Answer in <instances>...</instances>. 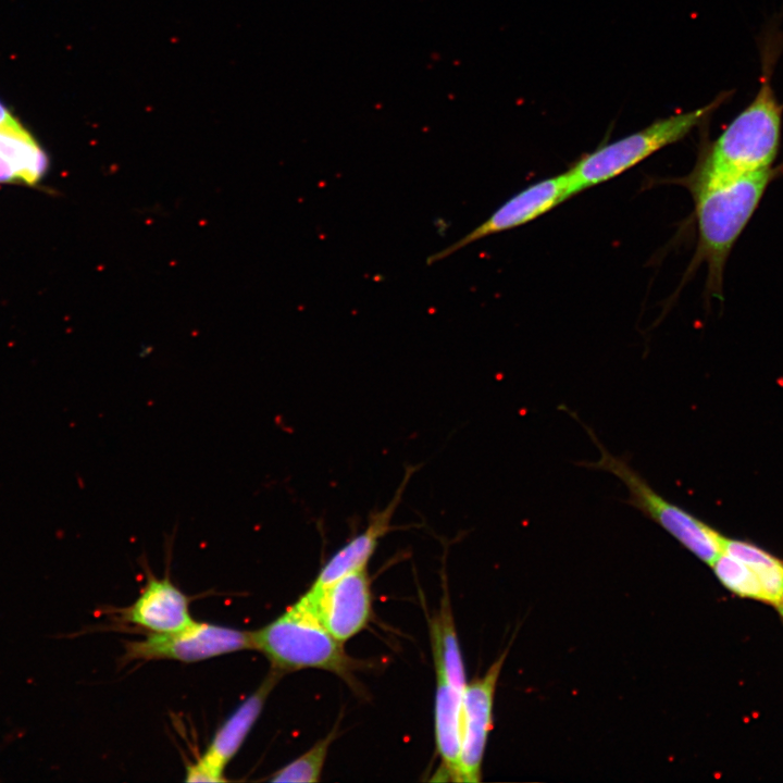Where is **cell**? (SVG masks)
I'll return each mask as SVG.
<instances>
[{
  "label": "cell",
  "instance_id": "cell-1",
  "mask_svg": "<svg viewBox=\"0 0 783 783\" xmlns=\"http://www.w3.org/2000/svg\"><path fill=\"white\" fill-rule=\"evenodd\" d=\"M782 37L768 33L760 42L759 90L717 139L704 142L693 171L679 179L689 191L773 166L781 142L783 104L775 96L771 77Z\"/></svg>",
  "mask_w": 783,
  "mask_h": 783
},
{
  "label": "cell",
  "instance_id": "cell-2",
  "mask_svg": "<svg viewBox=\"0 0 783 783\" xmlns=\"http://www.w3.org/2000/svg\"><path fill=\"white\" fill-rule=\"evenodd\" d=\"M783 176V163L734 179L691 190L695 203L697 246L688 271L707 266V293L721 297L725 263L769 185Z\"/></svg>",
  "mask_w": 783,
  "mask_h": 783
},
{
  "label": "cell",
  "instance_id": "cell-3",
  "mask_svg": "<svg viewBox=\"0 0 783 783\" xmlns=\"http://www.w3.org/2000/svg\"><path fill=\"white\" fill-rule=\"evenodd\" d=\"M252 649L262 652L272 670L282 674L302 669H321L353 684V673L363 662L351 658L323 625L302 596L265 626L251 632Z\"/></svg>",
  "mask_w": 783,
  "mask_h": 783
},
{
  "label": "cell",
  "instance_id": "cell-4",
  "mask_svg": "<svg viewBox=\"0 0 783 783\" xmlns=\"http://www.w3.org/2000/svg\"><path fill=\"white\" fill-rule=\"evenodd\" d=\"M730 95L731 91L722 92L701 108L657 120L643 129L584 154L567 171L575 194L612 179L660 149L681 140L708 120Z\"/></svg>",
  "mask_w": 783,
  "mask_h": 783
},
{
  "label": "cell",
  "instance_id": "cell-5",
  "mask_svg": "<svg viewBox=\"0 0 783 783\" xmlns=\"http://www.w3.org/2000/svg\"><path fill=\"white\" fill-rule=\"evenodd\" d=\"M598 447L600 457L594 462H582L587 468L610 472L627 488V504L639 510L685 548L708 564L722 552L723 537L680 506L658 494L623 458L610 453L595 433L584 425Z\"/></svg>",
  "mask_w": 783,
  "mask_h": 783
},
{
  "label": "cell",
  "instance_id": "cell-6",
  "mask_svg": "<svg viewBox=\"0 0 783 783\" xmlns=\"http://www.w3.org/2000/svg\"><path fill=\"white\" fill-rule=\"evenodd\" d=\"M251 648V632L194 621L173 633H151L144 639L127 643L124 659L196 662Z\"/></svg>",
  "mask_w": 783,
  "mask_h": 783
},
{
  "label": "cell",
  "instance_id": "cell-7",
  "mask_svg": "<svg viewBox=\"0 0 783 783\" xmlns=\"http://www.w3.org/2000/svg\"><path fill=\"white\" fill-rule=\"evenodd\" d=\"M576 195L567 172L538 181L505 201L483 223L427 258L438 262L476 240L525 225Z\"/></svg>",
  "mask_w": 783,
  "mask_h": 783
},
{
  "label": "cell",
  "instance_id": "cell-8",
  "mask_svg": "<svg viewBox=\"0 0 783 783\" xmlns=\"http://www.w3.org/2000/svg\"><path fill=\"white\" fill-rule=\"evenodd\" d=\"M303 597L326 630L343 644L363 631L372 617L373 596L366 568L326 586H311Z\"/></svg>",
  "mask_w": 783,
  "mask_h": 783
},
{
  "label": "cell",
  "instance_id": "cell-9",
  "mask_svg": "<svg viewBox=\"0 0 783 783\" xmlns=\"http://www.w3.org/2000/svg\"><path fill=\"white\" fill-rule=\"evenodd\" d=\"M283 674L272 670L262 684L226 719L204 754L186 769L187 782H224V770L258 720L268 696Z\"/></svg>",
  "mask_w": 783,
  "mask_h": 783
},
{
  "label": "cell",
  "instance_id": "cell-10",
  "mask_svg": "<svg viewBox=\"0 0 783 783\" xmlns=\"http://www.w3.org/2000/svg\"><path fill=\"white\" fill-rule=\"evenodd\" d=\"M506 659L502 654L481 678L467 684L462 695L460 782L481 780L482 762L493 725L496 684Z\"/></svg>",
  "mask_w": 783,
  "mask_h": 783
},
{
  "label": "cell",
  "instance_id": "cell-11",
  "mask_svg": "<svg viewBox=\"0 0 783 783\" xmlns=\"http://www.w3.org/2000/svg\"><path fill=\"white\" fill-rule=\"evenodd\" d=\"M417 469L418 467L406 469L405 476L391 500L384 509L370 514L365 529L351 537L324 563L311 586L323 587L350 572L366 568L381 538L394 529L391 519L401 501L405 487Z\"/></svg>",
  "mask_w": 783,
  "mask_h": 783
},
{
  "label": "cell",
  "instance_id": "cell-12",
  "mask_svg": "<svg viewBox=\"0 0 783 783\" xmlns=\"http://www.w3.org/2000/svg\"><path fill=\"white\" fill-rule=\"evenodd\" d=\"M123 619L154 634L173 633L194 622L187 596L167 576H151L134 604L123 610Z\"/></svg>",
  "mask_w": 783,
  "mask_h": 783
},
{
  "label": "cell",
  "instance_id": "cell-13",
  "mask_svg": "<svg viewBox=\"0 0 783 783\" xmlns=\"http://www.w3.org/2000/svg\"><path fill=\"white\" fill-rule=\"evenodd\" d=\"M462 695L436 678L434 726L442 772L447 780L460 782Z\"/></svg>",
  "mask_w": 783,
  "mask_h": 783
},
{
  "label": "cell",
  "instance_id": "cell-14",
  "mask_svg": "<svg viewBox=\"0 0 783 783\" xmlns=\"http://www.w3.org/2000/svg\"><path fill=\"white\" fill-rule=\"evenodd\" d=\"M430 629L436 678L463 693L467 686L465 672L447 594Z\"/></svg>",
  "mask_w": 783,
  "mask_h": 783
},
{
  "label": "cell",
  "instance_id": "cell-15",
  "mask_svg": "<svg viewBox=\"0 0 783 783\" xmlns=\"http://www.w3.org/2000/svg\"><path fill=\"white\" fill-rule=\"evenodd\" d=\"M0 159L26 184L38 182L47 167L45 153L23 126L0 127Z\"/></svg>",
  "mask_w": 783,
  "mask_h": 783
},
{
  "label": "cell",
  "instance_id": "cell-16",
  "mask_svg": "<svg viewBox=\"0 0 783 783\" xmlns=\"http://www.w3.org/2000/svg\"><path fill=\"white\" fill-rule=\"evenodd\" d=\"M335 736L336 731L333 730L304 754L273 773L269 780L271 782H319Z\"/></svg>",
  "mask_w": 783,
  "mask_h": 783
},
{
  "label": "cell",
  "instance_id": "cell-17",
  "mask_svg": "<svg viewBox=\"0 0 783 783\" xmlns=\"http://www.w3.org/2000/svg\"><path fill=\"white\" fill-rule=\"evenodd\" d=\"M711 566L728 589L741 597L765 601L760 581L751 567L724 552H721Z\"/></svg>",
  "mask_w": 783,
  "mask_h": 783
},
{
  "label": "cell",
  "instance_id": "cell-18",
  "mask_svg": "<svg viewBox=\"0 0 783 783\" xmlns=\"http://www.w3.org/2000/svg\"><path fill=\"white\" fill-rule=\"evenodd\" d=\"M751 568L760 581L765 602L772 605L783 618V561L774 557L768 563Z\"/></svg>",
  "mask_w": 783,
  "mask_h": 783
},
{
  "label": "cell",
  "instance_id": "cell-19",
  "mask_svg": "<svg viewBox=\"0 0 783 783\" xmlns=\"http://www.w3.org/2000/svg\"><path fill=\"white\" fill-rule=\"evenodd\" d=\"M0 127H22V124L0 102Z\"/></svg>",
  "mask_w": 783,
  "mask_h": 783
},
{
  "label": "cell",
  "instance_id": "cell-20",
  "mask_svg": "<svg viewBox=\"0 0 783 783\" xmlns=\"http://www.w3.org/2000/svg\"><path fill=\"white\" fill-rule=\"evenodd\" d=\"M20 182L14 170L0 159V183Z\"/></svg>",
  "mask_w": 783,
  "mask_h": 783
}]
</instances>
